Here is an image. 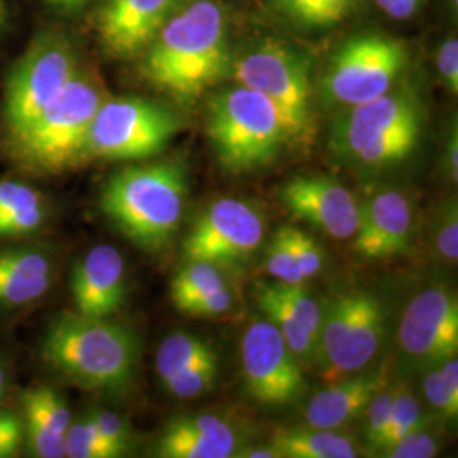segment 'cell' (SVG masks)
Wrapping results in <instances>:
<instances>
[{
	"mask_svg": "<svg viewBox=\"0 0 458 458\" xmlns=\"http://www.w3.org/2000/svg\"><path fill=\"white\" fill-rule=\"evenodd\" d=\"M65 448L66 457L70 458L121 457L114 448L102 438L90 416L77 423L72 421L65 435Z\"/></svg>",
	"mask_w": 458,
	"mask_h": 458,
	"instance_id": "cell-29",
	"label": "cell"
},
{
	"mask_svg": "<svg viewBox=\"0 0 458 458\" xmlns=\"http://www.w3.org/2000/svg\"><path fill=\"white\" fill-rule=\"evenodd\" d=\"M433 369V367H431ZM428 403L438 411L446 420H455L458 414V395L448 391V387L443 382L440 369H433L428 372L423 380Z\"/></svg>",
	"mask_w": 458,
	"mask_h": 458,
	"instance_id": "cell-37",
	"label": "cell"
},
{
	"mask_svg": "<svg viewBox=\"0 0 458 458\" xmlns=\"http://www.w3.org/2000/svg\"><path fill=\"white\" fill-rule=\"evenodd\" d=\"M77 73V56L65 38L58 34L36 38L7 82L5 114L11 138L24 131Z\"/></svg>",
	"mask_w": 458,
	"mask_h": 458,
	"instance_id": "cell-11",
	"label": "cell"
},
{
	"mask_svg": "<svg viewBox=\"0 0 458 458\" xmlns=\"http://www.w3.org/2000/svg\"><path fill=\"white\" fill-rule=\"evenodd\" d=\"M267 270L278 282L285 284H304L299 265L295 262L294 251L289 242L287 226L278 229L272 242L267 246Z\"/></svg>",
	"mask_w": 458,
	"mask_h": 458,
	"instance_id": "cell-31",
	"label": "cell"
},
{
	"mask_svg": "<svg viewBox=\"0 0 458 458\" xmlns=\"http://www.w3.org/2000/svg\"><path fill=\"white\" fill-rule=\"evenodd\" d=\"M228 26L213 0H196L168 17L145 49L143 73L165 92L191 100L228 66Z\"/></svg>",
	"mask_w": 458,
	"mask_h": 458,
	"instance_id": "cell-1",
	"label": "cell"
},
{
	"mask_svg": "<svg viewBox=\"0 0 458 458\" xmlns=\"http://www.w3.org/2000/svg\"><path fill=\"white\" fill-rule=\"evenodd\" d=\"M179 131V119L162 104L140 98L104 100L92 121L87 155L104 160H143L160 153Z\"/></svg>",
	"mask_w": 458,
	"mask_h": 458,
	"instance_id": "cell-8",
	"label": "cell"
},
{
	"mask_svg": "<svg viewBox=\"0 0 458 458\" xmlns=\"http://www.w3.org/2000/svg\"><path fill=\"white\" fill-rule=\"evenodd\" d=\"M384 331L386 312L376 295H338L323 311L314 363L329 382L353 376L374 360Z\"/></svg>",
	"mask_w": 458,
	"mask_h": 458,
	"instance_id": "cell-7",
	"label": "cell"
},
{
	"mask_svg": "<svg viewBox=\"0 0 458 458\" xmlns=\"http://www.w3.org/2000/svg\"><path fill=\"white\" fill-rule=\"evenodd\" d=\"M394 389L386 391L384 387L370 399L369 406L365 408V440L372 450H376L377 443L380 440L386 425L389 421V414L393 408Z\"/></svg>",
	"mask_w": 458,
	"mask_h": 458,
	"instance_id": "cell-35",
	"label": "cell"
},
{
	"mask_svg": "<svg viewBox=\"0 0 458 458\" xmlns=\"http://www.w3.org/2000/svg\"><path fill=\"white\" fill-rule=\"evenodd\" d=\"M458 148H457V132L454 131V136L448 141L446 147V168H448V177L450 181H458Z\"/></svg>",
	"mask_w": 458,
	"mask_h": 458,
	"instance_id": "cell-43",
	"label": "cell"
},
{
	"mask_svg": "<svg viewBox=\"0 0 458 458\" xmlns=\"http://www.w3.org/2000/svg\"><path fill=\"white\" fill-rule=\"evenodd\" d=\"M43 204L39 192L19 182H0V217Z\"/></svg>",
	"mask_w": 458,
	"mask_h": 458,
	"instance_id": "cell-38",
	"label": "cell"
},
{
	"mask_svg": "<svg viewBox=\"0 0 458 458\" xmlns=\"http://www.w3.org/2000/svg\"><path fill=\"white\" fill-rule=\"evenodd\" d=\"M41 355L82 389L123 393L136 377L141 344L130 327L109 318L65 312L49 325Z\"/></svg>",
	"mask_w": 458,
	"mask_h": 458,
	"instance_id": "cell-2",
	"label": "cell"
},
{
	"mask_svg": "<svg viewBox=\"0 0 458 458\" xmlns=\"http://www.w3.org/2000/svg\"><path fill=\"white\" fill-rule=\"evenodd\" d=\"M377 5L393 19H410L418 13L423 0H374Z\"/></svg>",
	"mask_w": 458,
	"mask_h": 458,
	"instance_id": "cell-42",
	"label": "cell"
},
{
	"mask_svg": "<svg viewBox=\"0 0 458 458\" xmlns=\"http://www.w3.org/2000/svg\"><path fill=\"white\" fill-rule=\"evenodd\" d=\"M236 79L274 104L287 140L306 143L311 138L310 75L302 58L293 49L265 43L236 64Z\"/></svg>",
	"mask_w": 458,
	"mask_h": 458,
	"instance_id": "cell-9",
	"label": "cell"
},
{
	"mask_svg": "<svg viewBox=\"0 0 458 458\" xmlns=\"http://www.w3.org/2000/svg\"><path fill=\"white\" fill-rule=\"evenodd\" d=\"M265 221L259 209L238 199H219L197 219L183 253L187 260L236 265L262 245Z\"/></svg>",
	"mask_w": 458,
	"mask_h": 458,
	"instance_id": "cell-13",
	"label": "cell"
},
{
	"mask_svg": "<svg viewBox=\"0 0 458 458\" xmlns=\"http://www.w3.org/2000/svg\"><path fill=\"white\" fill-rule=\"evenodd\" d=\"M187 191L185 168L177 162L128 166L107 179L100 208L134 245L157 251L179 229Z\"/></svg>",
	"mask_w": 458,
	"mask_h": 458,
	"instance_id": "cell-3",
	"label": "cell"
},
{
	"mask_svg": "<svg viewBox=\"0 0 458 458\" xmlns=\"http://www.w3.org/2000/svg\"><path fill=\"white\" fill-rule=\"evenodd\" d=\"M420 134L421 113L414 98L387 92L352 106L335 126V145L353 162L387 166L410 157Z\"/></svg>",
	"mask_w": 458,
	"mask_h": 458,
	"instance_id": "cell-6",
	"label": "cell"
},
{
	"mask_svg": "<svg viewBox=\"0 0 458 458\" xmlns=\"http://www.w3.org/2000/svg\"><path fill=\"white\" fill-rule=\"evenodd\" d=\"M270 446L280 458H353L359 455L348 435L338 429L316 426L278 429Z\"/></svg>",
	"mask_w": 458,
	"mask_h": 458,
	"instance_id": "cell-24",
	"label": "cell"
},
{
	"mask_svg": "<svg viewBox=\"0 0 458 458\" xmlns=\"http://www.w3.org/2000/svg\"><path fill=\"white\" fill-rule=\"evenodd\" d=\"M90 420L94 421L102 438L109 443L121 457L130 450L131 431L121 416L111 411H98L90 416Z\"/></svg>",
	"mask_w": 458,
	"mask_h": 458,
	"instance_id": "cell-36",
	"label": "cell"
},
{
	"mask_svg": "<svg viewBox=\"0 0 458 458\" xmlns=\"http://www.w3.org/2000/svg\"><path fill=\"white\" fill-rule=\"evenodd\" d=\"M22 442V423L17 418L11 425L0 429V458L14 457Z\"/></svg>",
	"mask_w": 458,
	"mask_h": 458,
	"instance_id": "cell-41",
	"label": "cell"
},
{
	"mask_svg": "<svg viewBox=\"0 0 458 458\" xmlns=\"http://www.w3.org/2000/svg\"><path fill=\"white\" fill-rule=\"evenodd\" d=\"M72 294L79 314L111 318L126 297V265L111 245L94 246L72 276Z\"/></svg>",
	"mask_w": 458,
	"mask_h": 458,
	"instance_id": "cell-17",
	"label": "cell"
},
{
	"mask_svg": "<svg viewBox=\"0 0 458 458\" xmlns=\"http://www.w3.org/2000/svg\"><path fill=\"white\" fill-rule=\"evenodd\" d=\"M28 438L36 457H66L65 435L72 425V414L51 387H33L22 394Z\"/></svg>",
	"mask_w": 458,
	"mask_h": 458,
	"instance_id": "cell-22",
	"label": "cell"
},
{
	"mask_svg": "<svg viewBox=\"0 0 458 458\" xmlns=\"http://www.w3.org/2000/svg\"><path fill=\"white\" fill-rule=\"evenodd\" d=\"M435 250L446 262L455 263L458 259L457 204L448 202L435 225Z\"/></svg>",
	"mask_w": 458,
	"mask_h": 458,
	"instance_id": "cell-33",
	"label": "cell"
},
{
	"mask_svg": "<svg viewBox=\"0 0 458 458\" xmlns=\"http://www.w3.org/2000/svg\"><path fill=\"white\" fill-rule=\"evenodd\" d=\"M406 65V48L384 34H361L338 49L323 77L327 98L340 106H357L387 94Z\"/></svg>",
	"mask_w": 458,
	"mask_h": 458,
	"instance_id": "cell-10",
	"label": "cell"
},
{
	"mask_svg": "<svg viewBox=\"0 0 458 458\" xmlns=\"http://www.w3.org/2000/svg\"><path fill=\"white\" fill-rule=\"evenodd\" d=\"M17 416H14L13 412H5V411H0V429L5 428V426L11 425L13 421H16Z\"/></svg>",
	"mask_w": 458,
	"mask_h": 458,
	"instance_id": "cell-46",
	"label": "cell"
},
{
	"mask_svg": "<svg viewBox=\"0 0 458 458\" xmlns=\"http://www.w3.org/2000/svg\"><path fill=\"white\" fill-rule=\"evenodd\" d=\"M4 389H5V370H4V367L0 363V397H2Z\"/></svg>",
	"mask_w": 458,
	"mask_h": 458,
	"instance_id": "cell-48",
	"label": "cell"
},
{
	"mask_svg": "<svg viewBox=\"0 0 458 458\" xmlns=\"http://www.w3.org/2000/svg\"><path fill=\"white\" fill-rule=\"evenodd\" d=\"M291 248L294 251L295 262L299 265V270L304 280L316 277L325 263V253L321 246L312 240L310 234H306L301 229L287 226Z\"/></svg>",
	"mask_w": 458,
	"mask_h": 458,
	"instance_id": "cell-32",
	"label": "cell"
},
{
	"mask_svg": "<svg viewBox=\"0 0 458 458\" xmlns=\"http://www.w3.org/2000/svg\"><path fill=\"white\" fill-rule=\"evenodd\" d=\"M387 377L384 372L367 376H350L333 382L325 391L316 394L306 408L308 425L338 429L363 414L370 399L382 387Z\"/></svg>",
	"mask_w": 458,
	"mask_h": 458,
	"instance_id": "cell-21",
	"label": "cell"
},
{
	"mask_svg": "<svg viewBox=\"0 0 458 458\" xmlns=\"http://www.w3.org/2000/svg\"><path fill=\"white\" fill-rule=\"evenodd\" d=\"M412 208L399 191H384L360 206V223L353 234V250L369 260L403 253L411 240Z\"/></svg>",
	"mask_w": 458,
	"mask_h": 458,
	"instance_id": "cell-18",
	"label": "cell"
},
{
	"mask_svg": "<svg viewBox=\"0 0 458 458\" xmlns=\"http://www.w3.org/2000/svg\"><path fill=\"white\" fill-rule=\"evenodd\" d=\"M399 344L411 367L429 369L457 357V297L443 287L416 295L403 312Z\"/></svg>",
	"mask_w": 458,
	"mask_h": 458,
	"instance_id": "cell-14",
	"label": "cell"
},
{
	"mask_svg": "<svg viewBox=\"0 0 458 458\" xmlns=\"http://www.w3.org/2000/svg\"><path fill=\"white\" fill-rule=\"evenodd\" d=\"M175 0H106L98 17L100 45L107 55L131 60L145 53L172 14Z\"/></svg>",
	"mask_w": 458,
	"mask_h": 458,
	"instance_id": "cell-16",
	"label": "cell"
},
{
	"mask_svg": "<svg viewBox=\"0 0 458 458\" xmlns=\"http://www.w3.org/2000/svg\"><path fill=\"white\" fill-rule=\"evenodd\" d=\"M104 100L100 85L79 72L28 128L13 138L19 164L49 175L83 164L89 158L90 126Z\"/></svg>",
	"mask_w": 458,
	"mask_h": 458,
	"instance_id": "cell-4",
	"label": "cell"
},
{
	"mask_svg": "<svg viewBox=\"0 0 458 458\" xmlns=\"http://www.w3.org/2000/svg\"><path fill=\"white\" fill-rule=\"evenodd\" d=\"M7 16H9V13H7V5H5V0H0V31L5 28V24H7Z\"/></svg>",
	"mask_w": 458,
	"mask_h": 458,
	"instance_id": "cell-47",
	"label": "cell"
},
{
	"mask_svg": "<svg viewBox=\"0 0 458 458\" xmlns=\"http://www.w3.org/2000/svg\"><path fill=\"white\" fill-rule=\"evenodd\" d=\"M438 450L440 445L437 437L420 428L394 443L382 455L389 458H431L438 454Z\"/></svg>",
	"mask_w": 458,
	"mask_h": 458,
	"instance_id": "cell-34",
	"label": "cell"
},
{
	"mask_svg": "<svg viewBox=\"0 0 458 458\" xmlns=\"http://www.w3.org/2000/svg\"><path fill=\"white\" fill-rule=\"evenodd\" d=\"M47 2L51 7L58 9V11H64V13H72V11H77L83 7L89 0H43Z\"/></svg>",
	"mask_w": 458,
	"mask_h": 458,
	"instance_id": "cell-44",
	"label": "cell"
},
{
	"mask_svg": "<svg viewBox=\"0 0 458 458\" xmlns=\"http://www.w3.org/2000/svg\"><path fill=\"white\" fill-rule=\"evenodd\" d=\"M278 197L294 217L335 240H350L360 223V204L342 183L327 175H297Z\"/></svg>",
	"mask_w": 458,
	"mask_h": 458,
	"instance_id": "cell-15",
	"label": "cell"
},
{
	"mask_svg": "<svg viewBox=\"0 0 458 458\" xmlns=\"http://www.w3.org/2000/svg\"><path fill=\"white\" fill-rule=\"evenodd\" d=\"M437 66L440 72L443 82L446 83L448 90L457 96L458 92V41L455 36L448 38L438 51Z\"/></svg>",
	"mask_w": 458,
	"mask_h": 458,
	"instance_id": "cell-40",
	"label": "cell"
},
{
	"mask_svg": "<svg viewBox=\"0 0 458 458\" xmlns=\"http://www.w3.org/2000/svg\"><path fill=\"white\" fill-rule=\"evenodd\" d=\"M236 457L246 458H280L277 452L272 446H259V448H248L243 454H238Z\"/></svg>",
	"mask_w": 458,
	"mask_h": 458,
	"instance_id": "cell-45",
	"label": "cell"
},
{
	"mask_svg": "<svg viewBox=\"0 0 458 458\" xmlns=\"http://www.w3.org/2000/svg\"><path fill=\"white\" fill-rule=\"evenodd\" d=\"M259 285L270 297H274L278 304L293 314L295 321L304 327L318 344L321 321H323V310L316 302L302 284H285V282H259Z\"/></svg>",
	"mask_w": 458,
	"mask_h": 458,
	"instance_id": "cell-26",
	"label": "cell"
},
{
	"mask_svg": "<svg viewBox=\"0 0 458 458\" xmlns=\"http://www.w3.org/2000/svg\"><path fill=\"white\" fill-rule=\"evenodd\" d=\"M246 393L260 404L294 403L304 391L302 363L272 321H255L242 338Z\"/></svg>",
	"mask_w": 458,
	"mask_h": 458,
	"instance_id": "cell-12",
	"label": "cell"
},
{
	"mask_svg": "<svg viewBox=\"0 0 458 458\" xmlns=\"http://www.w3.org/2000/svg\"><path fill=\"white\" fill-rule=\"evenodd\" d=\"M278 9L306 26H331L348 16L353 0H276Z\"/></svg>",
	"mask_w": 458,
	"mask_h": 458,
	"instance_id": "cell-28",
	"label": "cell"
},
{
	"mask_svg": "<svg viewBox=\"0 0 458 458\" xmlns=\"http://www.w3.org/2000/svg\"><path fill=\"white\" fill-rule=\"evenodd\" d=\"M423 425H425V420L421 418V408L414 394L404 387L394 389L393 408L389 414V421L386 425L380 440L377 443L376 452L384 454L389 446H393L394 443L404 438L411 431L423 428Z\"/></svg>",
	"mask_w": 458,
	"mask_h": 458,
	"instance_id": "cell-27",
	"label": "cell"
},
{
	"mask_svg": "<svg viewBox=\"0 0 458 458\" xmlns=\"http://www.w3.org/2000/svg\"><path fill=\"white\" fill-rule=\"evenodd\" d=\"M172 301L192 318H221L233 306V295L221 267L187 260L172 280Z\"/></svg>",
	"mask_w": 458,
	"mask_h": 458,
	"instance_id": "cell-20",
	"label": "cell"
},
{
	"mask_svg": "<svg viewBox=\"0 0 458 458\" xmlns=\"http://www.w3.org/2000/svg\"><path fill=\"white\" fill-rule=\"evenodd\" d=\"M217 370V359L200 361L165 380V389L179 399L199 397L200 394L208 393L213 387Z\"/></svg>",
	"mask_w": 458,
	"mask_h": 458,
	"instance_id": "cell-30",
	"label": "cell"
},
{
	"mask_svg": "<svg viewBox=\"0 0 458 458\" xmlns=\"http://www.w3.org/2000/svg\"><path fill=\"white\" fill-rule=\"evenodd\" d=\"M213 359H217V355L211 344L194 335L177 333L165 338L160 344L157 352V374L164 384L165 380L179 374L183 369Z\"/></svg>",
	"mask_w": 458,
	"mask_h": 458,
	"instance_id": "cell-25",
	"label": "cell"
},
{
	"mask_svg": "<svg viewBox=\"0 0 458 458\" xmlns=\"http://www.w3.org/2000/svg\"><path fill=\"white\" fill-rule=\"evenodd\" d=\"M240 438L226 420L214 414L181 416L170 421L158 440L164 458L236 457Z\"/></svg>",
	"mask_w": 458,
	"mask_h": 458,
	"instance_id": "cell-19",
	"label": "cell"
},
{
	"mask_svg": "<svg viewBox=\"0 0 458 458\" xmlns=\"http://www.w3.org/2000/svg\"><path fill=\"white\" fill-rule=\"evenodd\" d=\"M51 282L48 257L39 251L0 255V304L22 306L47 294Z\"/></svg>",
	"mask_w": 458,
	"mask_h": 458,
	"instance_id": "cell-23",
	"label": "cell"
},
{
	"mask_svg": "<svg viewBox=\"0 0 458 458\" xmlns=\"http://www.w3.org/2000/svg\"><path fill=\"white\" fill-rule=\"evenodd\" d=\"M454 4H457V0H454Z\"/></svg>",
	"mask_w": 458,
	"mask_h": 458,
	"instance_id": "cell-49",
	"label": "cell"
},
{
	"mask_svg": "<svg viewBox=\"0 0 458 458\" xmlns=\"http://www.w3.org/2000/svg\"><path fill=\"white\" fill-rule=\"evenodd\" d=\"M208 132L219 162L233 174L270 164L287 141L274 104L245 85L211 98Z\"/></svg>",
	"mask_w": 458,
	"mask_h": 458,
	"instance_id": "cell-5",
	"label": "cell"
},
{
	"mask_svg": "<svg viewBox=\"0 0 458 458\" xmlns=\"http://www.w3.org/2000/svg\"><path fill=\"white\" fill-rule=\"evenodd\" d=\"M45 221V206L38 204L0 217V236H21L33 233Z\"/></svg>",
	"mask_w": 458,
	"mask_h": 458,
	"instance_id": "cell-39",
	"label": "cell"
}]
</instances>
